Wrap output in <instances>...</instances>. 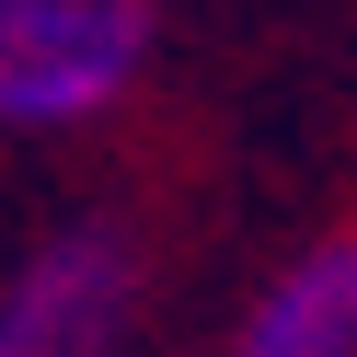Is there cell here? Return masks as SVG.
I'll return each mask as SVG.
<instances>
[{"label": "cell", "instance_id": "7a4b0ae2", "mask_svg": "<svg viewBox=\"0 0 357 357\" xmlns=\"http://www.w3.org/2000/svg\"><path fill=\"white\" fill-rule=\"evenodd\" d=\"M116 323H127V254L104 231H81V242H47V254L12 277L0 357H104Z\"/></svg>", "mask_w": 357, "mask_h": 357}, {"label": "cell", "instance_id": "3957f363", "mask_svg": "<svg viewBox=\"0 0 357 357\" xmlns=\"http://www.w3.org/2000/svg\"><path fill=\"white\" fill-rule=\"evenodd\" d=\"M242 357H357V242L300 254L242 323Z\"/></svg>", "mask_w": 357, "mask_h": 357}, {"label": "cell", "instance_id": "6da1fadb", "mask_svg": "<svg viewBox=\"0 0 357 357\" xmlns=\"http://www.w3.org/2000/svg\"><path fill=\"white\" fill-rule=\"evenodd\" d=\"M150 12L139 0H12L0 12V116L12 127H70L139 81Z\"/></svg>", "mask_w": 357, "mask_h": 357}]
</instances>
